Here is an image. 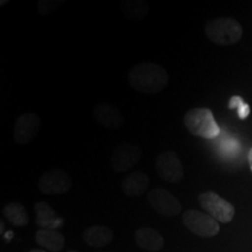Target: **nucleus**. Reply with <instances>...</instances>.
<instances>
[{
  "instance_id": "nucleus-10",
  "label": "nucleus",
  "mask_w": 252,
  "mask_h": 252,
  "mask_svg": "<svg viewBox=\"0 0 252 252\" xmlns=\"http://www.w3.org/2000/svg\"><path fill=\"white\" fill-rule=\"evenodd\" d=\"M42 126L40 116L33 112H27L19 116L14 124L13 137L18 145H27L39 135Z\"/></svg>"
},
{
  "instance_id": "nucleus-19",
  "label": "nucleus",
  "mask_w": 252,
  "mask_h": 252,
  "mask_svg": "<svg viewBox=\"0 0 252 252\" xmlns=\"http://www.w3.org/2000/svg\"><path fill=\"white\" fill-rule=\"evenodd\" d=\"M229 108L230 109H237L238 117L241 119H245L250 115V106L247 103H244V100L242 97L234 96L231 97L229 102Z\"/></svg>"
},
{
  "instance_id": "nucleus-5",
  "label": "nucleus",
  "mask_w": 252,
  "mask_h": 252,
  "mask_svg": "<svg viewBox=\"0 0 252 252\" xmlns=\"http://www.w3.org/2000/svg\"><path fill=\"white\" fill-rule=\"evenodd\" d=\"M198 203L217 222L229 223L235 216V207L214 191H204L198 195Z\"/></svg>"
},
{
  "instance_id": "nucleus-7",
  "label": "nucleus",
  "mask_w": 252,
  "mask_h": 252,
  "mask_svg": "<svg viewBox=\"0 0 252 252\" xmlns=\"http://www.w3.org/2000/svg\"><path fill=\"white\" fill-rule=\"evenodd\" d=\"M158 175L169 184H179L184 178V166L174 151L160 153L156 159Z\"/></svg>"
},
{
  "instance_id": "nucleus-22",
  "label": "nucleus",
  "mask_w": 252,
  "mask_h": 252,
  "mask_svg": "<svg viewBox=\"0 0 252 252\" xmlns=\"http://www.w3.org/2000/svg\"><path fill=\"white\" fill-rule=\"evenodd\" d=\"M28 252H46L45 250H42V249H35V250H31Z\"/></svg>"
},
{
  "instance_id": "nucleus-6",
  "label": "nucleus",
  "mask_w": 252,
  "mask_h": 252,
  "mask_svg": "<svg viewBox=\"0 0 252 252\" xmlns=\"http://www.w3.org/2000/svg\"><path fill=\"white\" fill-rule=\"evenodd\" d=\"M143 150L133 143H121L112 151L110 165L113 172L124 173L140 161Z\"/></svg>"
},
{
  "instance_id": "nucleus-14",
  "label": "nucleus",
  "mask_w": 252,
  "mask_h": 252,
  "mask_svg": "<svg viewBox=\"0 0 252 252\" xmlns=\"http://www.w3.org/2000/svg\"><path fill=\"white\" fill-rule=\"evenodd\" d=\"M150 179L146 173L137 171L128 174L122 182V190L126 196L137 197L147 190Z\"/></svg>"
},
{
  "instance_id": "nucleus-17",
  "label": "nucleus",
  "mask_w": 252,
  "mask_h": 252,
  "mask_svg": "<svg viewBox=\"0 0 252 252\" xmlns=\"http://www.w3.org/2000/svg\"><path fill=\"white\" fill-rule=\"evenodd\" d=\"M121 9L124 17L128 20L138 21L144 19L149 13V5L145 0H127L122 2Z\"/></svg>"
},
{
  "instance_id": "nucleus-20",
  "label": "nucleus",
  "mask_w": 252,
  "mask_h": 252,
  "mask_svg": "<svg viewBox=\"0 0 252 252\" xmlns=\"http://www.w3.org/2000/svg\"><path fill=\"white\" fill-rule=\"evenodd\" d=\"M60 4H61V1H59V0H41V1L37 2L36 8L39 14L50 15L54 13Z\"/></svg>"
},
{
  "instance_id": "nucleus-12",
  "label": "nucleus",
  "mask_w": 252,
  "mask_h": 252,
  "mask_svg": "<svg viewBox=\"0 0 252 252\" xmlns=\"http://www.w3.org/2000/svg\"><path fill=\"white\" fill-rule=\"evenodd\" d=\"M134 241L141 250L149 252L160 251L165 245V238L162 235L158 230L149 226L138 229L134 232Z\"/></svg>"
},
{
  "instance_id": "nucleus-13",
  "label": "nucleus",
  "mask_w": 252,
  "mask_h": 252,
  "mask_svg": "<svg viewBox=\"0 0 252 252\" xmlns=\"http://www.w3.org/2000/svg\"><path fill=\"white\" fill-rule=\"evenodd\" d=\"M34 209L36 213V224L40 229L56 230L63 224V220L58 216L55 210L46 201L36 202L34 204Z\"/></svg>"
},
{
  "instance_id": "nucleus-21",
  "label": "nucleus",
  "mask_w": 252,
  "mask_h": 252,
  "mask_svg": "<svg viewBox=\"0 0 252 252\" xmlns=\"http://www.w3.org/2000/svg\"><path fill=\"white\" fill-rule=\"evenodd\" d=\"M248 161H249V166H250V169H251V172H252V149L249 151Z\"/></svg>"
},
{
  "instance_id": "nucleus-4",
  "label": "nucleus",
  "mask_w": 252,
  "mask_h": 252,
  "mask_svg": "<svg viewBox=\"0 0 252 252\" xmlns=\"http://www.w3.org/2000/svg\"><path fill=\"white\" fill-rule=\"evenodd\" d=\"M182 223L189 231L200 237H214L220 231V224L215 219L196 209L186 210L182 214Z\"/></svg>"
},
{
  "instance_id": "nucleus-2",
  "label": "nucleus",
  "mask_w": 252,
  "mask_h": 252,
  "mask_svg": "<svg viewBox=\"0 0 252 252\" xmlns=\"http://www.w3.org/2000/svg\"><path fill=\"white\" fill-rule=\"evenodd\" d=\"M204 33L213 43L230 46L237 43L243 35L241 24L231 18L212 19L204 26Z\"/></svg>"
},
{
  "instance_id": "nucleus-1",
  "label": "nucleus",
  "mask_w": 252,
  "mask_h": 252,
  "mask_svg": "<svg viewBox=\"0 0 252 252\" xmlns=\"http://www.w3.org/2000/svg\"><path fill=\"white\" fill-rule=\"evenodd\" d=\"M127 78L133 90L143 94H158L167 87L169 75L162 65L141 62L131 68Z\"/></svg>"
},
{
  "instance_id": "nucleus-15",
  "label": "nucleus",
  "mask_w": 252,
  "mask_h": 252,
  "mask_svg": "<svg viewBox=\"0 0 252 252\" xmlns=\"http://www.w3.org/2000/svg\"><path fill=\"white\" fill-rule=\"evenodd\" d=\"M113 237H115V235H113L112 230L103 225L90 226L83 232L84 242L89 247L96 249L108 247L109 244H111Z\"/></svg>"
},
{
  "instance_id": "nucleus-23",
  "label": "nucleus",
  "mask_w": 252,
  "mask_h": 252,
  "mask_svg": "<svg viewBox=\"0 0 252 252\" xmlns=\"http://www.w3.org/2000/svg\"><path fill=\"white\" fill-rule=\"evenodd\" d=\"M68 252H77V251H75V250H70V251H68Z\"/></svg>"
},
{
  "instance_id": "nucleus-8",
  "label": "nucleus",
  "mask_w": 252,
  "mask_h": 252,
  "mask_svg": "<svg viewBox=\"0 0 252 252\" xmlns=\"http://www.w3.org/2000/svg\"><path fill=\"white\" fill-rule=\"evenodd\" d=\"M72 188V179L64 169H52L43 173L39 180V189L45 195L67 194Z\"/></svg>"
},
{
  "instance_id": "nucleus-9",
  "label": "nucleus",
  "mask_w": 252,
  "mask_h": 252,
  "mask_svg": "<svg viewBox=\"0 0 252 252\" xmlns=\"http://www.w3.org/2000/svg\"><path fill=\"white\" fill-rule=\"evenodd\" d=\"M147 200L151 207L160 215L173 217L179 215L182 210L180 201L171 191L163 188H154L147 194Z\"/></svg>"
},
{
  "instance_id": "nucleus-16",
  "label": "nucleus",
  "mask_w": 252,
  "mask_h": 252,
  "mask_svg": "<svg viewBox=\"0 0 252 252\" xmlns=\"http://www.w3.org/2000/svg\"><path fill=\"white\" fill-rule=\"evenodd\" d=\"M35 241L41 248L52 252L61 251L65 244L64 236L53 229H40L35 235Z\"/></svg>"
},
{
  "instance_id": "nucleus-3",
  "label": "nucleus",
  "mask_w": 252,
  "mask_h": 252,
  "mask_svg": "<svg viewBox=\"0 0 252 252\" xmlns=\"http://www.w3.org/2000/svg\"><path fill=\"white\" fill-rule=\"evenodd\" d=\"M184 123L189 133L204 139H214L220 133V126L214 118L212 110L195 108L185 113Z\"/></svg>"
},
{
  "instance_id": "nucleus-24",
  "label": "nucleus",
  "mask_w": 252,
  "mask_h": 252,
  "mask_svg": "<svg viewBox=\"0 0 252 252\" xmlns=\"http://www.w3.org/2000/svg\"><path fill=\"white\" fill-rule=\"evenodd\" d=\"M104 252H112V251H104Z\"/></svg>"
},
{
  "instance_id": "nucleus-11",
  "label": "nucleus",
  "mask_w": 252,
  "mask_h": 252,
  "mask_svg": "<svg viewBox=\"0 0 252 252\" xmlns=\"http://www.w3.org/2000/svg\"><path fill=\"white\" fill-rule=\"evenodd\" d=\"M94 121L109 130H119L125 124V118L117 106L110 103H99L94 109Z\"/></svg>"
},
{
  "instance_id": "nucleus-18",
  "label": "nucleus",
  "mask_w": 252,
  "mask_h": 252,
  "mask_svg": "<svg viewBox=\"0 0 252 252\" xmlns=\"http://www.w3.org/2000/svg\"><path fill=\"white\" fill-rule=\"evenodd\" d=\"M4 215L11 224L15 226H25L28 224V214L26 208L19 202H11L4 207Z\"/></svg>"
}]
</instances>
